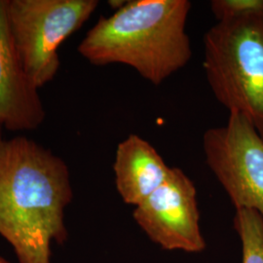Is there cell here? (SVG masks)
I'll list each match as a JSON object with an SVG mask.
<instances>
[{
  "mask_svg": "<svg viewBox=\"0 0 263 263\" xmlns=\"http://www.w3.org/2000/svg\"><path fill=\"white\" fill-rule=\"evenodd\" d=\"M72 196L64 160L26 137L4 139L0 129V236L19 263H51L52 243L67 239Z\"/></svg>",
  "mask_w": 263,
  "mask_h": 263,
  "instance_id": "obj_1",
  "label": "cell"
},
{
  "mask_svg": "<svg viewBox=\"0 0 263 263\" xmlns=\"http://www.w3.org/2000/svg\"><path fill=\"white\" fill-rule=\"evenodd\" d=\"M189 0H134L101 17L77 48L91 65L121 64L155 86L192 57L186 22Z\"/></svg>",
  "mask_w": 263,
  "mask_h": 263,
  "instance_id": "obj_2",
  "label": "cell"
},
{
  "mask_svg": "<svg viewBox=\"0 0 263 263\" xmlns=\"http://www.w3.org/2000/svg\"><path fill=\"white\" fill-rule=\"evenodd\" d=\"M203 67L217 102L242 114L263 138V11L209 28Z\"/></svg>",
  "mask_w": 263,
  "mask_h": 263,
  "instance_id": "obj_3",
  "label": "cell"
},
{
  "mask_svg": "<svg viewBox=\"0 0 263 263\" xmlns=\"http://www.w3.org/2000/svg\"><path fill=\"white\" fill-rule=\"evenodd\" d=\"M98 6L97 0H8L11 35L38 89L58 73L59 47L82 28Z\"/></svg>",
  "mask_w": 263,
  "mask_h": 263,
  "instance_id": "obj_4",
  "label": "cell"
},
{
  "mask_svg": "<svg viewBox=\"0 0 263 263\" xmlns=\"http://www.w3.org/2000/svg\"><path fill=\"white\" fill-rule=\"evenodd\" d=\"M203 149L236 210H254L263 217V138L254 125L229 112L226 125L205 132Z\"/></svg>",
  "mask_w": 263,
  "mask_h": 263,
  "instance_id": "obj_5",
  "label": "cell"
},
{
  "mask_svg": "<svg viewBox=\"0 0 263 263\" xmlns=\"http://www.w3.org/2000/svg\"><path fill=\"white\" fill-rule=\"evenodd\" d=\"M134 219L151 240L167 251L200 253L206 243L199 226L197 191L179 168L138 205Z\"/></svg>",
  "mask_w": 263,
  "mask_h": 263,
  "instance_id": "obj_6",
  "label": "cell"
},
{
  "mask_svg": "<svg viewBox=\"0 0 263 263\" xmlns=\"http://www.w3.org/2000/svg\"><path fill=\"white\" fill-rule=\"evenodd\" d=\"M8 0H0V127L8 131H33L46 111L37 87L28 76L10 31Z\"/></svg>",
  "mask_w": 263,
  "mask_h": 263,
  "instance_id": "obj_7",
  "label": "cell"
},
{
  "mask_svg": "<svg viewBox=\"0 0 263 263\" xmlns=\"http://www.w3.org/2000/svg\"><path fill=\"white\" fill-rule=\"evenodd\" d=\"M113 170L124 203L137 207L166 181L172 168L148 141L133 134L117 145Z\"/></svg>",
  "mask_w": 263,
  "mask_h": 263,
  "instance_id": "obj_8",
  "label": "cell"
},
{
  "mask_svg": "<svg viewBox=\"0 0 263 263\" xmlns=\"http://www.w3.org/2000/svg\"><path fill=\"white\" fill-rule=\"evenodd\" d=\"M234 228L242 242V263H263V217L250 209L236 210Z\"/></svg>",
  "mask_w": 263,
  "mask_h": 263,
  "instance_id": "obj_9",
  "label": "cell"
},
{
  "mask_svg": "<svg viewBox=\"0 0 263 263\" xmlns=\"http://www.w3.org/2000/svg\"><path fill=\"white\" fill-rule=\"evenodd\" d=\"M211 9L218 22L263 11V0H213Z\"/></svg>",
  "mask_w": 263,
  "mask_h": 263,
  "instance_id": "obj_10",
  "label": "cell"
},
{
  "mask_svg": "<svg viewBox=\"0 0 263 263\" xmlns=\"http://www.w3.org/2000/svg\"><path fill=\"white\" fill-rule=\"evenodd\" d=\"M0 263H11L8 261V260H6L5 258H3L1 255H0Z\"/></svg>",
  "mask_w": 263,
  "mask_h": 263,
  "instance_id": "obj_11",
  "label": "cell"
}]
</instances>
